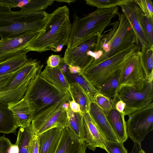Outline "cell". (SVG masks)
Listing matches in <instances>:
<instances>
[{"label": "cell", "mask_w": 153, "mask_h": 153, "mask_svg": "<svg viewBox=\"0 0 153 153\" xmlns=\"http://www.w3.org/2000/svg\"><path fill=\"white\" fill-rule=\"evenodd\" d=\"M71 28L69 9L66 5L58 7L50 13L45 30L27 45L28 51L59 52L68 44Z\"/></svg>", "instance_id": "cell-1"}, {"label": "cell", "mask_w": 153, "mask_h": 153, "mask_svg": "<svg viewBox=\"0 0 153 153\" xmlns=\"http://www.w3.org/2000/svg\"><path fill=\"white\" fill-rule=\"evenodd\" d=\"M118 8H97L82 17L73 15V22L67 48L71 49L87 39L100 36L105 29L111 26V20L117 15Z\"/></svg>", "instance_id": "cell-2"}, {"label": "cell", "mask_w": 153, "mask_h": 153, "mask_svg": "<svg viewBox=\"0 0 153 153\" xmlns=\"http://www.w3.org/2000/svg\"><path fill=\"white\" fill-rule=\"evenodd\" d=\"M11 9L0 4L1 39L13 38L27 32L39 30L42 27L40 19L48 18L50 14L45 10L31 12Z\"/></svg>", "instance_id": "cell-3"}, {"label": "cell", "mask_w": 153, "mask_h": 153, "mask_svg": "<svg viewBox=\"0 0 153 153\" xmlns=\"http://www.w3.org/2000/svg\"><path fill=\"white\" fill-rule=\"evenodd\" d=\"M119 20L111 23V29L101 34L99 51L102 56L91 64H96L136 44L137 41L130 22L124 14L118 13Z\"/></svg>", "instance_id": "cell-4"}, {"label": "cell", "mask_w": 153, "mask_h": 153, "mask_svg": "<svg viewBox=\"0 0 153 153\" xmlns=\"http://www.w3.org/2000/svg\"><path fill=\"white\" fill-rule=\"evenodd\" d=\"M140 50L136 44L98 63L91 64L81 75L97 90L114 73L121 69L126 60Z\"/></svg>", "instance_id": "cell-5"}, {"label": "cell", "mask_w": 153, "mask_h": 153, "mask_svg": "<svg viewBox=\"0 0 153 153\" xmlns=\"http://www.w3.org/2000/svg\"><path fill=\"white\" fill-rule=\"evenodd\" d=\"M41 72L30 80L23 97L31 106L33 117L60 101L67 94L42 78L40 74Z\"/></svg>", "instance_id": "cell-6"}, {"label": "cell", "mask_w": 153, "mask_h": 153, "mask_svg": "<svg viewBox=\"0 0 153 153\" xmlns=\"http://www.w3.org/2000/svg\"><path fill=\"white\" fill-rule=\"evenodd\" d=\"M70 97L69 93L56 103L34 116L31 123L33 134L39 136L53 128L67 127V111L69 108Z\"/></svg>", "instance_id": "cell-7"}, {"label": "cell", "mask_w": 153, "mask_h": 153, "mask_svg": "<svg viewBox=\"0 0 153 153\" xmlns=\"http://www.w3.org/2000/svg\"><path fill=\"white\" fill-rule=\"evenodd\" d=\"M100 36L84 40L71 49H66L65 61L70 66L79 68L82 72L102 56V52L99 51Z\"/></svg>", "instance_id": "cell-8"}, {"label": "cell", "mask_w": 153, "mask_h": 153, "mask_svg": "<svg viewBox=\"0 0 153 153\" xmlns=\"http://www.w3.org/2000/svg\"><path fill=\"white\" fill-rule=\"evenodd\" d=\"M153 82L135 88L125 86L117 91V97L125 104V116L149 106L153 103Z\"/></svg>", "instance_id": "cell-9"}, {"label": "cell", "mask_w": 153, "mask_h": 153, "mask_svg": "<svg viewBox=\"0 0 153 153\" xmlns=\"http://www.w3.org/2000/svg\"><path fill=\"white\" fill-rule=\"evenodd\" d=\"M126 131L134 143L141 144L153 129V103L128 115Z\"/></svg>", "instance_id": "cell-10"}, {"label": "cell", "mask_w": 153, "mask_h": 153, "mask_svg": "<svg viewBox=\"0 0 153 153\" xmlns=\"http://www.w3.org/2000/svg\"><path fill=\"white\" fill-rule=\"evenodd\" d=\"M135 52L125 61L120 71L117 90L125 86L138 88L148 83L141 65L139 51Z\"/></svg>", "instance_id": "cell-11"}, {"label": "cell", "mask_w": 153, "mask_h": 153, "mask_svg": "<svg viewBox=\"0 0 153 153\" xmlns=\"http://www.w3.org/2000/svg\"><path fill=\"white\" fill-rule=\"evenodd\" d=\"M45 30L44 27L42 30L27 32L14 38L1 39L0 63L26 50L28 44Z\"/></svg>", "instance_id": "cell-12"}, {"label": "cell", "mask_w": 153, "mask_h": 153, "mask_svg": "<svg viewBox=\"0 0 153 153\" xmlns=\"http://www.w3.org/2000/svg\"><path fill=\"white\" fill-rule=\"evenodd\" d=\"M84 125V140L87 148L94 151L97 147L105 150L107 139L97 126L88 112L82 113Z\"/></svg>", "instance_id": "cell-13"}, {"label": "cell", "mask_w": 153, "mask_h": 153, "mask_svg": "<svg viewBox=\"0 0 153 153\" xmlns=\"http://www.w3.org/2000/svg\"><path fill=\"white\" fill-rule=\"evenodd\" d=\"M123 13L130 22L137 41V45L140 49L144 45H149L143 30L139 18V7L134 1L120 6Z\"/></svg>", "instance_id": "cell-14"}, {"label": "cell", "mask_w": 153, "mask_h": 153, "mask_svg": "<svg viewBox=\"0 0 153 153\" xmlns=\"http://www.w3.org/2000/svg\"><path fill=\"white\" fill-rule=\"evenodd\" d=\"M87 148L85 141L76 136L68 126L63 128L56 153H86Z\"/></svg>", "instance_id": "cell-15"}, {"label": "cell", "mask_w": 153, "mask_h": 153, "mask_svg": "<svg viewBox=\"0 0 153 153\" xmlns=\"http://www.w3.org/2000/svg\"><path fill=\"white\" fill-rule=\"evenodd\" d=\"M8 105L19 127H26L31 124L33 113L26 99L23 98L19 101Z\"/></svg>", "instance_id": "cell-16"}, {"label": "cell", "mask_w": 153, "mask_h": 153, "mask_svg": "<svg viewBox=\"0 0 153 153\" xmlns=\"http://www.w3.org/2000/svg\"><path fill=\"white\" fill-rule=\"evenodd\" d=\"M88 112L94 121L108 140L119 141L105 113L94 101H91Z\"/></svg>", "instance_id": "cell-17"}, {"label": "cell", "mask_w": 153, "mask_h": 153, "mask_svg": "<svg viewBox=\"0 0 153 153\" xmlns=\"http://www.w3.org/2000/svg\"><path fill=\"white\" fill-rule=\"evenodd\" d=\"M63 128H53L38 136L40 144L39 153H56Z\"/></svg>", "instance_id": "cell-18"}, {"label": "cell", "mask_w": 153, "mask_h": 153, "mask_svg": "<svg viewBox=\"0 0 153 153\" xmlns=\"http://www.w3.org/2000/svg\"><path fill=\"white\" fill-rule=\"evenodd\" d=\"M54 1V0H0V4L7 6L10 9L19 7L23 11L36 12L44 10Z\"/></svg>", "instance_id": "cell-19"}, {"label": "cell", "mask_w": 153, "mask_h": 153, "mask_svg": "<svg viewBox=\"0 0 153 153\" xmlns=\"http://www.w3.org/2000/svg\"><path fill=\"white\" fill-rule=\"evenodd\" d=\"M40 74L42 78L66 94L69 93L70 83L59 66L52 68L46 66Z\"/></svg>", "instance_id": "cell-20"}, {"label": "cell", "mask_w": 153, "mask_h": 153, "mask_svg": "<svg viewBox=\"0 0 153 153\" xmlns=\"http://www.w3.org/2000/svg\"><path fill=\"white\" fill-rule=\"evenodd\" d=\"M105 114L112 128L120 142H124L128 139L124 112L120 113L114 106Z\"/></svg>", "instance_id": "cell-21"}, {"label": "cell", "mask_w": 153, "mask_h": 153, "mask_svg": "<svg viewBox=\"0 0 153 153\" xmlns=\"http://www.w3.org/2000/svg\"><path fill=\"white\" fill-rule=\"evenodd\" d=\"M19 127L8 104L0 103V132L15 134Z\"/></svg>", "instance_id": "cell-22"}, {"label": "cell", "mask_w": 153, "mask_h": 153, "mask_svg": "<svg viewBox=\"0 0 153 153\" xmlns=\"http://www.w3.org/2000/svg\"><path fill=\"white\" fill-rule=\"evenodd\" d=\"M138 53L147 81L148 83L153 82V45H143Z\"/></svg>", "instance_id": "cell-23"}, {"label": "cell", "mask_w": 153, "mask_h": 153, "mask_svg": "<svg viewBox=\"0 0 153 153\" xmlns=\"http://www.w3.org/2000/svg\"><path fill=\"white\" fill-rule=\"evenodd\" d=\"M68 92L71 99L79 104L82 113L89 111L91 100L85 90L77 83H70Z\"/></svg>", "instance_id": "cell-24"}, {"label": "cell", "mask_w": 153, "mask_h": 153, "mask_svg": "<svg viewBox=\"0 0 153 153\" xmlns=\"http://www.w3.org/2000/svg\"><path fill=\"white\" fill-rule=\"evenodd\" d=\"M25 50L18 55L0 63V76L13 72L18 69L28 60Z\"/></svg>", "instance_id": "cell-25"}, {"label": "cell", "mask_w": 153, "mask_h": 153, "mask_svg": "<svg viewBox=\"0 0 153 153\" xmlns=\"http://www.w3.org/2000/svg\"><path fill=\"white\" fill-rule=\"evenodd\" d=\"M68 127L78 138L84 140V125L82 113H75L70 108L67 111Z\"/></svg>", "instance_id": "cell-26"}, {"label": "cell", "mask_w": 153, "mask_h": 153, "mask_svg": "<svg viewBox=\"0 0 153 153\" xmlns=\"http://www.w3.org/2000/svg\"><path fill=\"white\" fill-rule=\"evenodd\" d=\"M30 81H26L15 88L0 92V103L8 104L22 99Z\"/></svg>", "instance_id": "cell-27"}, {"label": "cell", "mask_w": 153, "mask_h": 153, "mask_svg": "<svg viewBox=\"0 0 153 153\" xmlns=\"http://www.w3.org/2000/svg\"><path fill=\"white\" fill-rule=\"evenodd\" d=\"M120 70L112 75L106 82L97 90V93L111 99L117 97L119 84Z\"/></svg>", "instance_id": "cell-28"}, {"label": "cell", "mask_w": 153, "mask_h": 153, "mask_svg": "<svg viewBox=\"0 0 153 153\" xmlns=\"http://www.w3.org/2000/svg\"><path fill=\"white\" fill-rule=\"evenodd\" d=\"M33 135L31 124L26 127H20L15 143L18 147L19 153H27L29 144Z\"/></svg>", "instance_id": "cell-29"}, {"label": "cell", "mask_w": 153, "mask_h": 153, "mask_svg": "<svg viewBox=\"0 0 153 153\" xmlns=\"http://www.w3.org/2000/svg\"><path fill=\"white\" fill-rule=\"evenodd\" d=\"M65 76L70 83L75 82L78 84L87 94L91 101H94V96L97 90L81 74H71L68 72Z\"/></svg>", "instance_id": "cell-30"}, {"label": "cell", "mask_w": 153, "mask_h": 153, "mask_svg": "<svg viewBox=\"0 0 153 153\" xmlns=\"http://www.w3.org/2000/svg\"><path fill=\"white\" fill-rule=\"evenodd\" d=\"M138 13L142 27L148 44L150 46L153 45V19L146 16L140 8Z\"/></svg>", "instance_id": "cell-31"}, {"label": "cell", "mask_w": 153, "mask_h": 153, "mask_svg": "<svg viewBox=\"0 0 153 153\" xmlns=\"http://www.w3.org/2000/svg\"><path fill=\"white\" fill-rule=\"evenodd\" d=\"M87 4L97 8L107 9L117 6L128 4L134 1L133 0H85Z\"/></svg>", "instance_id": "cell-32"}, {"label": "cell", "mask_w": 153, "mask_h": 153, "mask_svg": "<svg viewBox=\"0 0 153 153\" xmlns=\"http://www.w3.org/2000/svg\"><path fill=\"white\" fill-rule=\"evenodd\" d=\"M94 101L105 114L115 105V101L102 94L96 93L94 96Z\"/></svg>", "instance_id": "cell-33"}, {"label": "cell", "mask_w": 153, "mask_h": 153, "mask_svg": "<svg viewBox=\"0 0 153 153\" xmlns=\"http://www.w3.org/2000/svg\"><path fill=\"white\" fill-rule=\"evenodd\" d=\"M123 143L107 140L105 151L107 153H128Z\"/></svg>", "instance_id": "cell-34"}, {"label": "cell", "mask_w": 153, "mask_h": 153, "mask_svg": "<svg viewBox=\"0 0 153 153\" xmlns=\"http://www.w3.org/2000/svg\"><path fill=\"white\" fill-rule=\"evenodd\" d=\"M134 3L147 17L153 19V4L151 0H134Z\"/></svg>", "instance_id": "cell-35"}, {"label": "cell", "mask_w": 153, "mask_h": 153, "mask_svg": "<svg viewBox=\"0 0 153 153\" xmlns=\"http://www.w3.org/2000/svg\"><path fill=\"white\" fill-rule=\"evenodd\" d=\"M39 136L33 134L29 144L27 153H39Z\"/></svg>", "instance_id": "cell-36"}, {"label": "cell", "mask_w": 153, "mask_h": 153, "mask_svg": "<svg viewBox=\"0 0 153 153\" xmlns=\"http://www.w3.org/2000/svg\"><path fill=\"white\" fill-rule=\"evenodd\" d=\"M21 67L13 72L0 76V92L2 91L14 75L20 70Z\"/></svg>", "instance_id": "cell-37"}, {"label": "cell", "mask_w": 153, "mask_h": 153, "mask_svg": "<svg viewBox=\"0 0 153 153\" xmlns=\"http://www.w3.org/2000/svg\"><path fill=\"white\" fill-rule=\"evenodd\" d=\"M12 144L8 138L4 136L0 137V153H8Z\"/></svg>", "instance_id": "cell-38"}, {"label": "cell", "mask_w": 153, "mask_h": 153, "mask_svg": "<svg viewBox=\"0 0 153 153\" xmlns=\"http://www.w3.org/2000/svg\"><path fill=\"white\" fill-rule=\"evenodd\" d=\"M61 58V57L59 55H51L47 60V66L52 68L58 67L60 63Z\"/></svg>", "instance_id": "cell-39"}, {"label": "cell", "mask_w": 153, "mask_h": 153, "mask_svg": "<svg viewBox=\"0 0 153 153\" xmlns=\"http://www.w3.org/2000/svg\"><path fill=\"white\" fill-rule=\"evenodd\" d=\"M69 102L70 108L75 113H82L79 105L74 99L70 100Z\"/></svg>", "instance_id": "cell-40"}, {"label": "cell", "mask_w": 153, "mask_h": 153, "mask_svg": "<svg viewBox=\"0 0 153 153\" xmlns=\"http://www.w3.org/2000/svg\"><path fill=\"white\" fill-rule=\"evenodd\" d=\"M115 109L120 113H124L125 108V104L121 100L117 99L115 103Z\"/></svg>", "instance_id": "cell-41"}, {"label": "cell", "mask_w": 153, "mask_h": 153, "mask_svg": "<svg viewBox=\"0 0 153 153\" xmlns=\"http://www.w3.org/2000/svg\"><path fill=\"white\" fill-rule=\"evenodd\" d=\"M134 145L130 153H139L142 149L141 144L134 143Z\"/></svg>", "instance_id": "cell-42"}, {"label": "cell", "mask_w": 153, "mask_h": 153, "mask_svg": "<svg viewBox=\"0 0 153 153\" xmlns=\"http://www.w3.org/2000/svg\"><path fill=\"white\" fill-rule=\"evenodd\" d=\"M19 150L18 146L15 143L12 144L8 151V153H19Z\"/></svg>", "instance_id": "cell-43"}, {"label": "cell", "mask_w": 153, "mask_h": 153, "mask_svg": "<svg viewBox=\"0 0 153 153\" xmlns=\"http://www.w3.org/2000/svg\"><path fill=\"white\" fill-rule=\"evenodd\" d=\"M54 1H57L59 2H65L70 4L71 3L75 1H76L74 0H54Z\"/></svg>", "instance_id": "cell-44"}, {"label": "cell", "mask_w": 153, "mask_h": 153, "mask_svg": "<svg viewBox=\"0 0 153 153\" xmlns=\"http://www.w3.org/2000/svg\"><path fill=\"white\" fill-rule=\"evenodd\" d=\"M139 153H146L142 149L140 150Z\"/></svg>", "instance_id": "cell-45"}]
</instances>
